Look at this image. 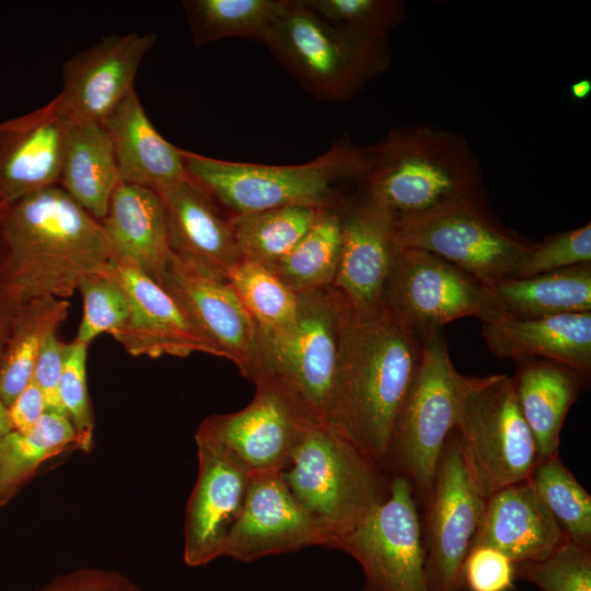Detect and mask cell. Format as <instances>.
<instances>
[{
	"label": "cell",
	"instance_id": "cell-1",
	"mask_svg": "<svg viewBox=\"0 0 591 591\" xmlns=\"http://www.w3.org/2000/svg\"><path fill=\"white\" fill-rule=\"evenodd\" d=\"M425 339L383 306L368 315L346 309L332 429L383 471L397 417L421 364Z\"/></svg>",
	"mask_w": 591,
	"mask_h": 591
},
{
	"label": "cell",
	"instance_id": "cell-2",
	"mask_svg": "<svg viewBox=\"0 0 591 591\" xmlns=\"http://www.w3.org/2000/svg\"><path fill=\"white\" fill-rule=\"evenodd\" d=\"M13 281L26 300L69 298L114 258L101 222L59 185L0 204Z\"/></svg>",
	"mask_w": 591,
	"mask_h": 591
},
{
	"label": "cell",
	"instance_id": "cell-3",
	"mask_svg": "<svg viewBox=\"0 0 591 591\" xmlns=\"http://www.w3.org/2000/svg\"><path fill=\"white\" fill-rule=\"evenodd\" d=\"M359 184L395 223L424 218L484 190L480 162L466 139L431 125L394 128L367 147Z\"/></svg>",
	"mask_w": 591,
	"mask_h": 591
},
{
	"label": "cell",
	"instance_id": "cell-4",
	"mask_svg": "<svg viewBox=\"0 0 591 591\" xmlns=\"http://www.w3.org/2000/svg\"><path fill=\"white\" fill-rule=\"evenodd\" d=\"M182 157L188 177L233 217L288 206L336 208L339 186L360 182L367 147L344 136L316 159L293 165L232 162L184 149Z\"/></svg>",
	"mask_w": 591,
	"mask_h": 591
},
{
	"label": "cell",
	"instance_id": "cell-5",
	"mask_svg": "<svg viewBox=\"0 0 591 591\" xmlns=\"http://www.w3.org/2000/svg\"><path fill=\"white\" fill-rule=\"evenodd\" d=\"M265 45L309 93L333 103L354 99L391 61L389 39L336 26L303 0L288 1Z\"/></svg>",
	"mask_w": 591,
	"mask_h": 591
},
{
	"label": "cell",
	"instance_id": "cell-6",
	"mask_svg": "<svg viewBox=\"0 0 591 591\" xmlns=\"http://www.w3.org/2000/svg\"><path fill=\"white\" fill-rule=\"evenodd\" d=\"M478 376L459 372L442 329L426 335L421 364L397 417L384 471L410 484L424 508L444 443Z\"/></svg>",
	"mask_w": 591,
	"mask_h": 591
},
{
	"label": "cell",
	"instance_id": "cell-7",
	"mask_svg": "<svg viewBox=\"0 0 591 591\" xmlns=\"http://www.w3.org/2000/svg\"><path fill=\"white\" fill-rule=\"evenodd\" d=\"M282 475L294 497L325 523L335 542L356 529L390 494L391 476L350 440L323 424L308 430Z\"/></svg>",
	"mask_w": 591,
	"mask_h": 591
},
{
	"label": "cell",
	"instance_id": "cell-8",
	"mask_svg": "<svg viewBox=\"0 0 591 591\" xmlns=\"http://www.w3.org/2000/svg\"><path fill=\"white\" fill-rule=\"evenodd\" d=\"M298 294L293 326L260 337L262 368L257 378L263 373L278 378L321 424L332 428L347 306L331 287Z\"/></svg>",
	"mask_w": 591,
	"mask_h": 591
},
{
	"label": "cell",
	"instance_id": "cell-9",
	"mask_svg": "<svg viewBox=\"0 0 591 591\" xmlns=\"http://www.w3.org/2000/svg\"><path fill=\"white\" fill-rule=\"evenodd\" d=\"M402 248L429 252L487 285L510 277L536 241L505 225L484 190L420 219L395 223Z\"/></svg>",
	"mask_w": 591,
	"mask_h": 591
},
{
	"label": "cell",
	"instance_id": "cell-10",
	"mask_svg": "<svg viewBox=\"0 0 591 591\" xmlns=\"http://www.w3.org/2000/svg\"><path fill=\"white\" fill-rule=\"evenodd\" d=\"M454 430L486 498L525 482L537 462L534 438L507 374L477 378L462 402Z\"/></svg>",
	"mask_w": 591,
	"mask_h": 591
},
{
	"label": "cell",
	"instance_id": "cell-11",
	"mask_svg": "<svg viewBox=\"0 0 591 591\" xmlns=\"http://www.w3.org/2000/svg\"><path fill=\"white\" fill-rule=\"evenodd\" d=\"M382 306L424 336L462 317H476L482 323L501 318L489 285L417 248L401 247Z\"/></svg>",
	"mask_w": 591,
	"mask_h": 591
},
{
	"label": "cell",
	"instance_id": "cell-12",
	"mask_svg": "<svg viewBox=\"0 0 591 591\" xmlns=\"http://www.w3.org/2000/svg\"><path fill=\"white\" fill-rule=\"evenodd\" d=\"M251 403L231 414L211 415L196 437L225 450L251 473L285 471L308 430L321 424L278 378L260 374Z\"/></svg>",
	"mask_w": 591,
	"mask_h": 591
},
{
	"label": "cell",
	"instance_id": "cell-13",
	"mask_svg": "<svg viewBox=\"0 0 591 591\" xmlns=\"http://www.w3.org/2000/svg\"><path fill=\"white\" fill-rule=\"evenodd\" d=\"M485 501L453 428L424 507L421 535L429 591H466L463 564Z\"/></svg>",
	"mask_w": 591,
	"mask_h": 591
},
{
	"label": "cell",
	"instance_id": "cell-14",
	"mask_svg": "<svg viewBox=\"0 0 591 591\" xmlns=\"http://www.w3.org/2000/svg\"><path fill=\"white\" fill-rule=\"evenodd\" d=\"M332 548L360 565L361 591H429L418 505L402 476H391L387 498Z\"/></svg>",
	"mask_w": 591,
	"mask_h": 591
},
{
	"label": "cell",
	"instance_id": "cell-15",
	"mask_svg": "<svg viewBox=\"0 0 591 591\" xmlns=\"http://www.w3.org/2000/svg\"><path fill=\"white\" fill-rule=\"evenodd\" d=\"M334 542L325 523L291 493L282 471L254 472L222 557L248 563L311 546L331 548Z\"/></svg>",
	"mask_w": 591,
	"mask_h": 591
},
{
	"label": "cell",
	"instance_id": "cell-16",
	"mask_svg": "<svg viewBox=\"0 0 591 591\" xmlns=\"http://www.w3.org/2000/svg\"><path fill=\"white\" fill-rule=\"evenodd\" d=\"M160 285L182 305L219 357L252 382L262 368L258 328L231 285L172 252Z\"/></svg>",
	"mask_w": 591,
	"mask_h": 591
},
{
	"label": "cell",
	"instance_id": "cell-17",
	"mask_svg": "<svg viewBox=\"0 0 591 591\" xmlns=\"http://www.w3.org/2000/svg\"><path fill=\"white\" fill-rule=\"evenodd\" d=\"M341 250L332 289L357 315L382 308L384 289L401 250L391 213L363 192L340 209Z\"/></svg>",
	"mask_w": 591,
	"mask_h": 591
},
{
	"label": "cell",
	"instance_id": "cell-18",
	"mask_svg": "<svg viewBox=\"0 0 591 591\" xmlns=\"http://www.w3.org/2000/svg\"><path fill=\"white\" fill-rule=\"evenodd\" d=\"M195 439L198 474L184 522V561L189 567L205 566L222 557L252 474L213 442L196 436Z\"/></svg>",
	"mask_w": 591,
	"mask_h": 591
},
{
	"label": "cell",
	"instance_id": "cell-19",
	"mask_svg": "<svg viewBox=\"0 0 591 591\" xmlns=\"http://www.w3.org/2000/svg\"><path fill=\"white\" fill-rule=\"evenodd\" d=\"M154 33L112 34L73 54L62 68L58 97L74 120L99 121L128 95Z\"/></svg>",
	"mask_w": 591,
	"mask_h": 591
},
{
	"label": "cell",
	"instance_id": "cell-20",
	"mask_svg": "<svg viewBox=\"0 0 591 591\" xmlns=\"http://www.w3.org/2000/svg\"><path fill=\"white\" fill-rule=\"evenodd\" d=\"M111 268L126 291L129 316L114 336L135 357H187L194 352L219 357L176 299L134 265L113 258Z\"/></svg>",
	"mask_w": 591,
	"mask_h": 591
},
{
	"label": "cell",
	"instance_id": "cell-21",
	"mask_svg": "<svg viewBox=\"0 0 591 591\" xmlns=\"http://www.w3.org/2000/svg\"><path fill=\"white\" fill-rule=\"evenodd\" d=\"M74 121L57 95L0 123V204L58 185Z\"/></svg>",
	"mask_w": 591,
	"mask_h": 591
},
{
	"label": "cell",
	"instance_id": "cell-22",
	"mask_svg": "<svg viewBox=\"0 0 591 591\" xmlns=\"http://www.w3.org/2000/svg\"><path fill=\"white\" fill-rule=\"evenodd\" d=\"M566 540L568 537L525 480L486 498L471 547L490 546L513 563H524L547 557Z\"/></svg>",
	"mask_w": 591,
	"mask_h": 591
},
{
	"label": "cell",
	"instance_id": "cell-23",
	"mask_svg": "<svg viewBox=\"0 0 591 591\" xmlns=\"http://www.w3.org/2000/svg\"><path fill=\"white\" fill-rule=\"evenodd\" d=\"M102 124L113 143L120 183L162 196L188 178L182 149L155 129L135 89Z\"/></svg>",
	"mask_w": 591,
	"mask_h": 591
},
{
	"label": "cell",
	"instance_id": "cell-24",
	"mask_svg": "<svg viewBox=\"0 0 591 591\" xmlns=\"http://www.w3.org/2000/svg\"><path fill=\"white\" fill-rule=\"evenodd\" d=\"M482 336L498 359H547L590 379L591 312L500 318L483 323Z\"/></svg>",
	"mask_w": 591,
	"mask_h": 591
},
{
	"label": "cell",
	"instance_id": "cell-25",
	"mask_svg": "<svg viewBox=\"0 0 591 591\" xmlns=\"http://www.w3.org/2000/svg\"><path fill=\"white\" fill-rule=\"evenodd\" d=\"M162 198L174 254L222 279L241 259L229 223L217 204L189 177Z\"/></svg>",
	"mask_w": 591,
	"mask_h": 591
},
{
	"label": "cell",
	"instance_id": "cell-26",
	"mask_svg": "<svg viewBox=\"0 0 591 591\" xmlns=\"http://www.w3.org/2000/svg\"><path fill=\"white\" fill-rule=\"evenodd\" d=\"M100 222L114 258L160 283L172 256L162 198L148 188L119 183Z\"/></svg>",
	"mask_w": 591,
	"mask_h": 591
},
{
	"label": "cell",
	"instance_id": "cell-27",
	"mask_svg": "<svg viewBox=\"0 0 591 591\" xmlns=\"http://www.w3.org/2000/svg\"><path fill=\"white\" fill-rule=\"evenodd\" d=\"M513 361L515 369L511 380L536 444L537 460L558 456L566 415L588 380L560 362L542 358Z\"/></svg>",
	"mask_w": 591,
	"mask_h": 591
},
{
	"label": "cell",
	"instance_id": "cell-28",
	"mask_svg": "<svg viewBox=\"0 0 591 591\" xmlns=\"http://www.w3.org/2000/svg\"><path fill=\"white\" fill-rule=\"evenodd\" d=\"M119 183L113 143L103 124L76 120L67 141L58 185L101 221Z\"/></svg>",
	"mask_w": 591,
	"mask_h": 591
},
{
	"label": "cell",
	"instance_id": "cell-29",
	"mask_svg": "<svg viewBox=\"0 0 591 591\" xmlns=\"http://www.w3.org/2000/svg\"><path fill=\"white\" fill-rule=\"evenodd\" d=\"M501 318L591 312V263L490 285Z\"/></svg>",
	"mask_w": 591,
	"mask_h": 591
},
{
	"label": "cell",
	"instance_id": "cell-30",
	"mask_svg": "<svg viewBox=\"0 0 591 591\" xmlns=\"http://www.w3.org/2000/svg\"><path fill=\"white\" fill-rule=\"evenodd\" d=\"M289 0H185L193 42L201 46L224 38L265 44Z\"/></svg>",
	"mask_w": 591,
	"mask_h": 591
},
{
	"label": "cell",
	"instance_id": "cell-31",
	"mask_svg": "<svg viewBox=\"0 0 591 591\" xmlns=\"http://www.w3.org/2000/svg\"><path fill=\"white\" fill-rule=\"evenodd\" d=\"M73 448L83 450L72 424L62 414L46 412L28 432L12 430L0 442V503L42 463Z\"/></svg>",
	"mask_w": 591,
	"mask_h": 591
},
{
	"label": "cell",
	"instance_id": "cell-32",
	"mask_svg": "<svg viewBox=\"0 0 591 591\" xmlns=\"http://www.w3.org/2000/svg\"><path fill=\"white\" fill-rule=\"evenodd\" d=\"M340 250V209H324L292 250L266 267L297 293L325 289L333 285Z\"/></svg>",
	"mask_w": 591,
	"mask_h": 591
},
{
	"label": "cell",
	"instance_id": "cell-33",
	"mask_svg": "<svg viewBox=\"0 0 591 591\" xmlns=\"http://www.w3.org/2000/svg\"><path fill=\"white\" fill-rule=\"evenodd\" d=\"M322 210L288 206L230 217L229 223L241 259L264 266L275 264L303 237Z\"/></svg>",
	"mask_w": 591,
	"mask_h": 591
},
{
	"label": "cell",
	"instance_id": "cell-34",
	"mask_svg": "<svg viewBox=\"0 0 591 591\" xmlns=\"http://www.w3.org/2000/svg\"><path fill=\"white\" fill-rule=\"evenodd\" d=\"M225 280L256 324L260 337L286 332L296 323L299 294L268 267L240 259L228 270Z\"/></svg>",
	"mask_w": 591,
	"mask_h": 591
},
{
	"label": "cell",
	"instance_id": "cell-35",
	"mask_svg": "<svg viewBox=\"0 0 591 591\" xmlns=\"http://www.w3.org/2000/svg\"><path fill=\"white\" fill-rule=\"evenodd\" d=\"M30 303L27 316L0 369V398L7 407L32 381L42 345L68 315L69 302L65 299L46 297Z\"/></svg>",
	"mask_w": 591,
	"mask_h": 591
},
{
	"label": "cell",
	"instance_id": "cell-36",
	"mask_svg": "<svg viewBox=\"0 0 591 591\" xmlns=\"http://www.w3.org/2000/svg\"><path fill=\"white\" fill-rule=\"evenodd\" d=\"M526 482L568 540L591 549V496L559 455L537 460Z\"/></svg>",
	"mask_w": 591,
	"mask_h": 591
},
{
	"label": "cell",
	"instance_id": "cell-37",
	"mask_svg": "<svg viewBox=\"0 0 591 591\" xmlns=\"http://www.w3.org/2000/svg\"><path fill=\"white\" fill-rule=\"evenodd\" d=\"M111 263L105 269L85 277L78 288L83 300V314L74 339L86 345L102 334L114 337L129 316L128 297Z\"/></svg>",
	"mask_w": 591,
	"mask_h": 591
},
{
	"label": "cell",
	"instance_id": "cell-38",
	"mask_svg": "<svg viewBox=\"0 0 591 591\" xmlns=\"http://www.w3.org/2000/svg\"><path fill=\"white\" fill-rule=\"evenodd\" d=\"M514 575L538 591H591V549L566 540L543 559L514 563Z\"/></svg>",
	"mask_w": 591,
	"mask_h": 591
},
{
	"label": "cell",
	"instance_id": "cell-39",
	"mask_svg": "<svg viewBox=\"0 0 591 591\" xmlns=\"http://www.w3.org/2000/svg\"><path fill=\"white\" fill-rule=\"evenodd\" d=\"M327 22L375 38L389 39L390 32L398 26L406 14L399 0H303Z\"/></svg>",
	"mask_w": 591,
	"mask_h": 591
},
{
	"label": "cell",
	"instance_id": "cell-40",
	"mask_svg": "<svg viewBox=\"0 0 591 591\" xmlns=\"http://www.w3.org/2000/svg\"><path fill=\"white\" fill-rule=\"evenodd\" d=\"M586 263H591L590 222L535 242L508 278H526Z\"/></svg>",
	"mask_w": 591,
	"mask_h": 591
},
{
	"label": "cell",
	"instance_id": "cell-41",
	"mask_svg": "<svg viewBox=\"0 0 591 591\" xmlns=\"http://www.w3.org/2000/svg\"><path fill=\"white\" fill-rule=\"evenodd\" d=\"M89 345L77 339L67 344V352L59 382V401L65 416L77 431L83 450L92 445L93 417L86 382Z\"/></svg>",
	"mask_w": 591,
	"mask_h": 591
},
{
	"label": "cell",
	"instance_id": "cell-42",
	"mask_svg": "<svg viewBox=\"0 0 591 591\" xmlns=\"http://www.w3.org/2000/svg\"><path fill=\"white\" fill-rule=\"evenodd\" d=\"M462 576L467 591H510L515 580L514 563L494 547L472 546Z\"/></svg>",
	"mask_w": 591,
	"mask_h": 591
},
{
	"label": "cell",
	"instance_id": "cell-43",
	"mask_svg": "<svg viewBox=\"0 0 591 591\" xmlns=\"http://www.w3.org/2000/svg\"><path fill=\"white\" fill-rule=\"evenodd\" d=\"M67 352V344L62 343L57 332L51 333L42 345L33 371L32 381L40 390L47 412L63 414L59 401V382Z\"/></svg>",
	"mask_w": 591,
	"mask_h": 591
},
{
	"label": "cell",
	"instance_id": "cell-44",
	"mask_svg": "<svg viewBox=\"0 0 591 591\" xmlns=\"http://www.w3.org/2000/svg\"><path fill=\"white\" fill-rule=\"evenodd\" d=\"M38 591H140L126 576L112 570L80 568L55 577Z\"/></svg>",
	"mask_w": 591,
	"mask_h": 591
},
{
	"label": "cell",
	"instance_id": "cell-45",
	"mask_svg": "<svg viewBox=\"0 0 591 591\" xmlns=\"http://www.w3.org/2000/svg\"><path fill=\"white\" fill-rule=\"evenodd\" d=\"M12 430L28 432L47 412L44 396L31 381L8 407Z\"/></svg>",
	"mask_w": 591,
	"mask_h": 591
},
{
	"label": "cell",
	"instance_id": "cell-46",
	"mask_svg": "<svg viewBox=\"0 0 591 591\" xmlns=\"http://www.w3.org/2000/svg\"><path fill=\"white\" fill-rule=\"evenodd\" d=\"M591 93V81L588 79L579 80L571 84L570 94L573 99L582 101Z\"/></svg>",
	"mask_w": 591,
	"mask_h": 591
},
{
	"label": "cell",
	"instance_id": "cell-47",
	"mask_svg": "<svg viewBox=\"0 0 591 591\" xmlns=\"http://www.w3.org/2000/svg\"><path fill=\"white\" fill-rule=\"evenodd\" d=\"M12 431L8 407L0 398V442Z\"/></svg>",
	"mask_w": 591,
	"mask_h": 591
}]
</instances>
